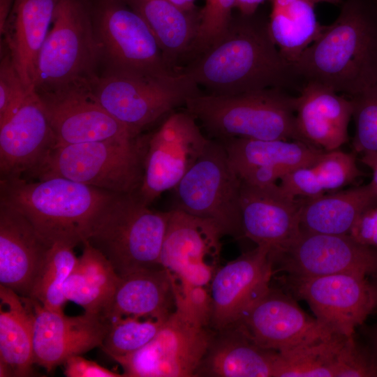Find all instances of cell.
<instances>
[{"label":"cell","instance_id":"1","mask_svg":"<svg viewBox=\"0 0 377 377\" xmlns=\"http://www.w3.org/2000/svg\"><path fill=\"white\" fill-rule=\"evenodd\" d=\"M256 12L232 15L223 34L180 73L213 96L272 88L300 91L303 80L274 43L268 20Z\"/></svg>","mask_w":377,"mask_h":377},{"label":"cell","instance_id":"2","mask_svg":"<svg viewBox=\"0 0 377 377\" xmlns=\"http://www.w3.org/2000/svg\"><path fill=\"white\" fill-rule=\"evenodd\" d=\"M315 82L353 97L377 81V0H342L336 20L293 64Z\"/></svg>","mask_w":377,"mask_h":377},{"label":"cell","instance_id":"3","mask_svg":"<svg viewBox=\"0 0 377 377\" xmlns=\"http://www.w3.org/2000/svg\"><path fill=\"white\" fill-rule=\"evenodd\" d=\"M117 193L61 177L0 180V202L22 214L49 246L82 244Z\"/></svg>","mask_w":377,"mask_h":377},{"label":"cell","instance_id":"4","mask_svg":"<svg viewBox=\"0 0 377 377\" xmlns=\"http://www.w3.org/2000/svg\"><path fill=\"white\" fill-rule=\"evenodd\" d=\"M295 103L296 96L272 88L231 96L201 92L189 98L184 108L214 140H286L307 143L297 126Z\"/></svg>","mask_w":377,"mask_h":377},{"label":"cell","instance_id":"5","mask_svg":"<svg viewBox=\"0 0 377 377\" xmlns=\"http://www.w3.org/2000/svg\"><path fill=\"white\" fill-rule=\"evenodd\" d=\"M175 309L155 337L129 355L114 359L126 377L197 376L214 339L206 326L210 302L182 294L173 279Z\"/></svg>","mask_w":377,"mask_h":377},{"label":"cell","instance_id":"6","mask_svg":"<svg viewBox=\"0 0 377 377\" xmlns=\"http://www.w3.org/2000/svg\"><path fill=\"white\" fill-rule=\"evenodd\" d=\"M52 25L38 58L36 91L47 96L88 89L101 65L91 4L58 0Z\"/></svg>","mask_w":377,"mask_h":377},{"label":"cell","instance_id":"7","mask_svg":"<svg viewBox=\"0 0 377 377\" xmlns=\"http://www.w3.org/2000/svg\"><path fill=\"white\" fill-rule=\"evenodd\" d=\"M169 214V211L149 209L137 193H117L84 242L99 251L119 276L162 267L160 257Z\"/></svg>","mask_w":377,"mask_h":377},{"label":"cell","instance_id":"8","mask_svg":"<svg viewBox=\"0 0 377 377\" xmlns=\"http://www.w3.org/2000/svg\"><path fill=\"white\" fill-rule=\"evenodd\" d=\"M147 139L127 137L56 147L29 177H61L115 193H137Z\"/></svg>","mask_w":377,"mask_h":377},{"label":"cell","instance_id":"9","mask_svg":"<svg viewBox=\"0 0 377 377\" xmlns=\"http://www.w3.org/2000/svg\"><path fill=\"white\" fill-rule=\"evenodd\" d=\"M88 89L110 115L136 135L202 92L183 73L158 79L107 71L99 72Z\"/></svg>","mask_w":377,"mask_h":377},{"label":"cell","instance_id":"10","mask_svg":"<svg viewBox=\"0 0 377 377\" xmlns=\"http://www.w3.org/2000/svg\"><path fill=\"white\" fill-rule=\"evenodd\" d=\"M92 18L104 71L158 79L172 70L145 22L122 0H96Z\"/></svg>","mask_w":377,"mask_h":377},{"label":"cell","instance_id":"11","mask_svg":"<svg viewBox=\"0 0 377 377\" xmlns=\"http://www.w3.org/2000/svg\"><path fill=\"white\" fill-rule=\"evenodd\" d=\"M242 179L220 140L210 139L205 150L174 191L173 209L210 219L224 235H243L240 210Z\"/></svg>","mask_w":377,"mask_h":377},{"label":"cell","instance_id":"12","mask_svg":"<svg viewBox=\"0 0 377 377\" xmlns=\"http://www.w3.org/2000/svg\"><path fill=\"white\" fill-rule=\"evenodd\" d=\"M210 139L186 110L173 111L147 139L144 175L137 192L149 205L172 190L202 154Z\"/></svg>","mask_w":377,"mask_h":377},{"label":"cell","instance_id":"13","mask_svg":"<svg viewBox=\"0 0 377 377\" xmlns=\"http://www.w3.org/2000/svg\"><path fill=\"white\" fill-rule=\"evenodd\" d=\"M295 295L307 302L316 318L332 332L352 337L377 308V284L368 276L338 274L288 277Z\"/></svg>","mask_w":377,"mask_h":377},{"label":"cell","instance_id":"14","mask_svg":"<svg viewBox=\"0 0 377 377\" xmlns=\"http://www.w3.org/2000/svg\"><path fill=\"white\" fill-rule=\"evenodd\" d=\"M160 263L183 293L205 290L216 272L215 267L224 235L213 221L177 209L169 211Z\"/></svg>","mask_w":377,"mask_h":377},{"label":"cell","instance_id":"15","mask_svg":"<svg viewBox=\"0 0 377 377\" xmlns=\"http://www.w3.org/2000/svg\"><path fill=\"white\" fill-rule=\"evenodd\" d=\"M276 267L288 276L309 277L377 274V249L364 245L348 235H335L302 231L288 246L270 253Z\"/></svg>","mask_w":377,"mask_h":377},{"label":"cell","instance_id":"16","mask_svg":"<svg viewBox=\"0 0 377 377\" xmlns=\"http://www.w3.org/2000/svg\"><path fill=\"white\" fill-rule=\"evenodd\" d=\"M233 325L258 346L279 353L334 333L291 297L271 287Z\"/></svg>","mask_w":377,"mask_h":377},{"label":"cell","instance_id":"17","mask_svg":"<svg viewBox=\"0 0 377 377\" xmlns=\"http://www.w3.org/2000/svg\"><path fill=\"white\" fill-rule=\"evenodd\" d=\"M45 105L35 89L0 124L1 179L29 177L54 148Z\"/></svg>","mask_w":377,"mask_h":377},{"label":"cell","instance_id":"18","mask_svg":"<svg viewBox=\"0 0 377 377\" xmlns=\"http://www.w3.org/2000/svg\"><path fill=\"white\" fill-rule=\"evenodd\" d=\"M270 249L257 246L216 269L210 283L209 321L222 331L235 324L270 287Z\"/></svg>","mask_w":377,"mask_h":377},{"label":"cell","instance_id":"19","mask_svg":"<svg viewBox=\"0 0 377 377\" xmlns=\"http://www.w3.org/2000/svg\"><path fill=\"white\" fill-rule=\"evenodd\" d=\"M28 298L34 317L36 364L50 371L69 357L101 346L109 325L103 316L86 312L68 316L64 311L47 309L37 300Z\"/></svg>","mask_w":377,"mask_h":377},{"label":"cell","instance_id":"20","mask_svg":"<svg viewBox=\"0 0 377 377\" xmlns=\"http://www.w3.org/2000/svg\"><path fill=\"white\" fill-rule=\"evenodd\" d=\"M240 210L244 236L274 253L300 235L301 198L279 184L257 186L242 181Z\"/></svg>","mask_w":377,"mask_h":377},{"label":"cell","instance_id":"21","mask_svg":"<svg viewBox=\"0 0 377 377\" xmlns=\"http://www.w3.org/2000/svg\"><path fill=\"white\" fill-rule=\"evenodd\" d=\"M221 142L240 179L257 186L276 184L290 171L314 164L325 151L299 140L230 138Z\"/></svg>","mask_w":377,"mask_h":377},{"label":"cell","instance_id":"22","mask_svg":"<svg viewBox=\"0 0 377 377\" xmlns=\"http://www.w3.org/2000/svg\"><path fill=\"white\" fill-rule=\"evenodd\" d=\"M39 96L54 135V147L139 136L110 115L88 89Z\"/></svg>","mask_w":377,"mask_h":377},{"label":"cell","instance_id":"23","mask_svg":"<svg viewBox=\"0 0 377 377\" xmlns=\"http://www.w3.org/2000/svg\"><path fill=\"white\" fill-rule=\"evenodd\" d=\"M49 246L31 222L0 202V285L29 297Z\"/></svg>","mask_w":377,"mask_h":377},{"label":"cell","instance_id":"24","mask_svg":"<svg viewBox=\"0 0 377 377\" xmlns=\"http://www.w3.org/2000/svg\"><path fill=\"white\" fill-rule=\"evenodd\" d=\"M353 114L351 98L315 82H306L296 96L295 117L304 140L323 151L340 149L348 141Z\"/></svg>","mask_w":377,"mask_h":377},{"label":"cell","instance_id":"25","mask_svg":"<svg viewBox=\"0 0 377 377\" xmlns=\"http://www.w3.org/2000/svg\"><path fill=\"white\" fill-rule=\"evenodd\" d=\"M57 1L15 0L3 31L8 54L27 89H34L38 55L50 31Z\"/></svg>","mask_w":377,"mask_h":377},{"label":"cell","instance_id":"26","mask_svg":"<svg viewBox=\"0 0 377 377\" xmlns=\"http://www.w3.org/2000/svg\"><path fill=\"white\" fill-rule=\"evenodd\" d=\"M149 27L174 71L188 61L200 24V10L186 11L169 0H122Z\"/></svg>","mask_w":377,"mask_h":377},{"label":"cell","instance_id":"27","mask_svg":"<svg viewBox=\"0 0 377 377\" xmlns=\"http://www.w3.org/2000/svg\"><path fill=\"white\" fill-rule=\"evenodd\" d=\"M112 300L103 313L108 320L119 317L168 316L175 298L173 276L163 267L119 276Z\"/></svg>","mask_w":377,"mask_h":377},{"label":"cell","instance_id":"28","mask_svg":"<svg viewBox=\"0 0 377 377\" xmlns=\"http://www.w3.org/2000/svg\"><path fill=\"white\" fill-rule=\"evenodd\" d=\"M300 198L301 230L318 234L349 235L360 216L377 206V191L371 182L327 195Z\"/></svg>","mask_w":377,"mask_h":377},{"label":"cell","instance_id":"29","mask_svg":"<svg viewBox=\"0 0 377 377\" xmlns=\"http://www.w3.org/2000/svg\"><path fill=\"white\" fill-rule=\"evenodd\" d=\"M0 376H28L35 364L29 298L0 285Z\"/></svg>","mask_w":377,"mask_h":377},{"label":"cell","instance_id":"30","mask_svg":"<svg viewBox=\"0 0 377 377\" xmlns=\"http://www.w3.org/2000/svg\"><path fill=\"white\" fill-rule=\"evenodd\" d=\"M214 337L197 372L216 377H273L276 351L265 349L236 326Z\"/></svg>","mask_w":377,"mask_h":377},{"label":"cell","instance_id":"31","mask_svg":"<svg viewBox=\"0 0 377 377\" xmlns=\"http://www.w3.org/2000/svg\"><path fill=\"white\" fill-rule=\"evenodd\" d=\"M64 284L67 301L83 308L84 312L103 316L119 281L109 260L87 242Z\"/></svg>","mask_w":377,"mask_h":377},{"label":"cell","instance_id":"32","mask_svg":"<svg viewBox=\"0 0 377 377\" xmlns=\"http://www.w3.org/2000/svg\"><path fill=\"white\" fill-rule=\"evenodd\" d=\"M363 175L355 155L338 149L325 151L311 165L287 173L279 185L295 198H313L342 188Z\"/></svg>","mask_w":377,"mask_h":377},{"label":"cell","instance_id":"33","mask_svg":"<svg viewBox=\"0 0 377 377\" xmlns=\"http://www.w3.org/2000/svg\"><path fill=\"white\" fill-rule=\"evenodd\" d=\"M270 36L283 57L295 64L318 38L324 25L318 20L312 0H271Z\"/></svg>","mask_w":377,"mask_h":377},{"label":"cell","instance_id":"34","mask_svg":"<svg viewBox=\"0 0 377 377\" xmlns=\"http://www.w3.org/2000/svg\"><path fill=\"white\" fill-rule=\"evenodd\" d=\"M346 336L332 333L285 352H277L273 377H336Z\"/></svg>","mask_w":377,"mask_h":377},{"label":"cell","instance_id":"35","mask_svg":"<svg viewBox=\"0 0 377 377\" xmlns=\"http://www.w3.org/2000/svg\"><path fill=\"white\" fill-rule=\"evenodd\" d=\"M77 260L73 247L59 243L52 244L29 297L47 309L63 311L67 302L64 284Z\"/></svg>","mask_w":377,"mask_h":377},{"label":"cell","instance_id":"36","mask_svg":"<svg viewBox=\"0 0 377 377\" xmlns=\"http://www.w3.org/2000/svg\"><path fill=\"white\" fill-rule=\"evenodd\" d=\"M167 317H119L108 320L101 348L112 359L133 353L155 337Z\"/></svg>","mask_w":377,"mask_h":377},{"label":"cell","instance_id":"37","mask_svg":"<svg viewBox=\"0 0 377 377\" xmlns=\"http://www.w3.org/2000/svg\"><path fill=\"white\" fill-rule=\"evenodd\" d=\"M350 98L355 123L354 150L360 154L377 151V81Z\"/></svg>","mask_w":377,"mask_h":377},{"label":"cell","instance_id":"38","mask_svg":"<svg viewBox=\"0 0 377 377\" xmlns=\"http://www.w3.org/2000/svg\"><path fill=\"white\" fill-rule=\"evenodd\" d=\"M237 0H205L200 10V24L188 61L216 40L228 28Z\"/></svg>","mask_w":377,"mask_h":377},{"label":"cell","instance_id":"39","mask_svg":"<svg viewBox=\"0 0 377 377\" xmlns=\"http://www.w3.org/2000/svg\"><path fill=\"white\" fill-rule=\"evenodd\" d=\"M377 363L369 347L346 337L337 357L336 377H376Z\"/></svg>","mask_w":377,"mask_h":377},{"label":"cell","instance_id":"40","mask_svg":"<svg viewBox=\"0 0 377 377\" xmlns=\"http://www.w3.org/2000/svg\"><path fill=\"white\" fill-rule=\"evenodd\" d=\"M30 90L24 87L8 52L1 57L0 65V124L17 108Z\"/></svg>","mask_w":377,"mask_h":377},{"label":"cell","instance_id":"41","mask_svg":"<svg viewBox=\"0 0 377 377\" xmlns=\"http://www.w3.org/2000/svg\"><path fill=\"white\" fill-rule=\"evenodd\" d=\"M64 374L68 377H121L123 375L101 366L96 362L76 355L69 357L64 363Z\"/></svg>","mask_w":377,"mask_h":377},{"label":"cell","instance_id":"42","mask_svg":"<svg viewBox=\"0 0 377 377\" xmlns=\"http://www.w3.org/2000/svg\"><path fill=\"white\" fill-rule=\"evenodd\" d=\"M349 235L364 245L377 249V206L360 216Z\"/></svg>","mask_w":377,"mask_h":377},{"label":"cell","instance_id":"43","mask_svg":"<svg viewBox=\"0 0 377 377\" xmlns=\"http://www.w3.org/2000/svg\"><path fill=\"white\" fill-rule=\"evenodd\" d=\"M360 161L371 170L372 172L371 183L377 191V151L368 150L362 152Z\"/></svg>","mask_w":377,"mask_h":377},{"label":"cell","instance_id":"44","mask_svg":"<svg viewBox=\"0 0 377 377\" xmlns=\"http://www.w3.org/2000/svg\"><path fill=\"white\" fill-rule=\"evenodd\" d=\"M265 1L266 0H237L235 8L242 15H250L255 13Z\"/></svg>","mask_w":377,"mask_h":377},{"label":"cell","instance_id":"45","mask_svg":"<svg viewBox=\"0 0 377 377\" xmlns=\"http://www.w3.org/2000/svg\"><path fill=\"white\" fill-rule=\"evenodd\" d=\"M10 0H1L0 29L3 33L9 17Z\"/></svg>","mask_w":377,"mask_h":377},{"label":"cell","instance_id":"46","mask_svg":"<svg viewBox=\"0 0 377 377\" xmlns=\"http://www.w3.org/2000/svg\"><path fill=\"white\" fill-rule=\"evenodd\" d=\"M182 9L186 11H194L198 10L195 6L197 0H169Z\"/></svg>","mask_w":377,"mask_h":377},{"label":"cell","instance_id":"47","mask_svg":"<svg viewBox=\"0 0 377 377\" xmlns=\"http://www.w3.org/2000/svg\"><path fill=\"white\" fill-rule=\"evenodd\" d=\"M377 363V325L372 330L371 333V344L369 347Z\"/></svg>","mask_w":377,"mask_h":377},{"label":"cell","instance_id":"48","mask_svg":"<svg viewBox=\"0 0 377 377\" xmlns=\"http://www.w3.org/2000/svg\"><path fill=\"white\" fill-rule=\"evenodd\" d=\"M315 3H328L332 4H341L342 0H312Z\"/></svg>","mask_w":377,"mask_h":377},{"label":"cell","instance_id":"49","mask_svg":"<svg viewBox=\"0 0 377 377\" xmlns=\"http://www.w3.org/2000/svg\"><path fill=\"white\" fill-rule=\"evenodd\" d=\"M374 281L377 284V274L374 276Z\"/></svg>","mask_w":377,"mask_h":377}]
</instances>
